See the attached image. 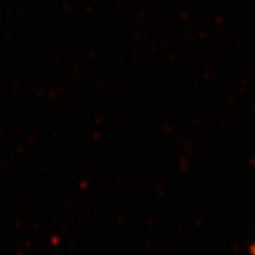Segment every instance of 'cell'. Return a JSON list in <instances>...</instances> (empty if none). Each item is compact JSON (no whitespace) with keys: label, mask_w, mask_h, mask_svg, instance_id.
Here are the masks:
<instances>
[{"label":"cell","mask_w":255,"mask_h":255,"mask_svg":"<svg viewBox=\"0 0 255 255\" xmlns=\"http://www.w3.org/2000/svg\"><path fill=\"white\" fill-rule=\"evenodd\" d=\"M252 250H253V252H254V253H255V246H254V248H253V249H252Z\"/></svg>","instance_id":"cell-1"}]
</instances>
